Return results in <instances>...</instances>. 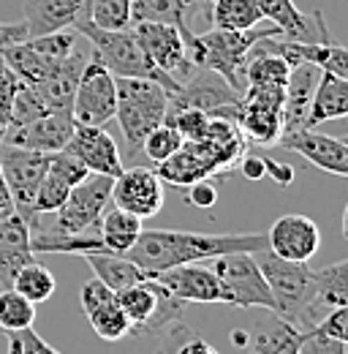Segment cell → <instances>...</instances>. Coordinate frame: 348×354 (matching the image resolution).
<instances>
[{"label":"cell","instance_id":"35","mask_svg":"<svg viewBox=\"0 0 348 354\" xmlns=\"http://www.w3.org/2000/svg\"><path fill=\"white\" fill-rule=\"evenodd\" d=\"M77 22H90L101 30H126L130 28V0H90Z\"/></svg>","mask_w":348,"mask_h":354},{"label":"cell","instance_id":"11","mask_svg":"<svg viewBox=\"0 0 348 354\" xmlns=\"http://www.w3.org/2000/svg\"><path fill=\"white\" fill-rule=\"evenodd\" d=\"M240 95L242 93H237L231 85H226L215 71L196 66V71L180 85V90L169 95V112H174V109H199L210 118H220V120L234 123Z\"/></svg>","mask_w":348,"mask_h":354},{"label":"cell","instance_id":"43","mask_svg":"<svg viewBox=\"0 0 348 354\" xmlns=\"http://www.w3.org/2000/svg\"><path fill=\"white\" fill-rule=\"evenodd\" d=\"M8 335V352L6 354H60L52 349L41 335L33 333V327L19 330V333H6Z\"/></svg>","mask_w":348,"mask_h":354},{"label":"cell","instance_id":"50","mask_svg":"<svg viewBox=\"0 0 348 354\" xmlns=\"http://www.w3.org/2000/svg\"><path fill=\"white\" fill-rule=\"evenodd\" d=\"M14 216V202H11V194L6 188V180H3V172H0V221Z\"/></svg>","mask_w":348,"mask_h":354},{"label":"cell","instance_id":"6","mask_svg":"<svg viewBox=\"0 0 348 354\" xmlns=\"http://www.w3.org/2000/svg\"><path fill=\"white\" fill-rule=\"evenodd\" d=\"M77 49V30H57L46 36H33L19 44L8 46L0 60L17 74L22 85H39L52 77Z\"/></svg>","mask_w":348,"mask_h":354},{"label":"cell","instance_id":"21","mask_svg":"<svg viewBox=\"0 0 348 354\" xmlns=\"http://www.w3.org/2000/svg\"><path fill=\"white\" fill-rule=\"evenodd\" d=\"M74 118L71 109H60V112H49L39 120L19 126V129H8L3 142L14 145V147H25V150H39V153H57L68 145L71 133H74ZM0 142V145H3Z\"/></svg>","mask_w":348,"mask_h":354},{"label":"cell","instance_id":"52","mask_svg":"<svg viewBox=\"0 0 348 354\" xmlns=\"http://www.w3.org/2000/svg\"><path fill=\"white\" fill-rule=\"evenodd\" d=\"M193 3H199V6H202V8H210V6H213V3H215V0H193Z\"/></svg>","mask_w":348,"mask_h":354},{"label":"cell","instance_id":"28","mask_svg":"<svg viewBox=\"0 0 348 354\" xmlns=\"http://www.w3.org/2000/svg\"><path fill=\"white\" fill-rule=\"evenodd\" d=\"M82 259L93 267L95 278H98V281H104L112 292L128 289V286H133V283H142V281H147V278H150L142 267H136L128 257H123V254L90 251V254H82Z\"/></svg>","mask_w":348,"mask_h":354},{"label":"cell","instance_id":"2","mask_svg":"<svg viewBox=\"0 0 348 354\" xmlns=\"http://www.w3.org/2000/svg\"><path fill=\"white\" fill-rule=\"evenodd\" d=\"M182 39H185V49L193 66L199 68H210L218 77L231 85L237 93L245 90V60L248 52L253 49L256 41L261 39H275L280 36V30L275 25L267 28H251V30H218L210 28L207 33L196 36L191 28H180Z\"/></svg>","mask_w":348,"mask_h":354},{"label":"cell","instance_id":"9","mask_svg":"<svg viewBox=\"0 0 348 354\" xmlns=\"http://www.w3.org/2000/svg\"><path fill=\"white\" fill-rule=\"evenodd\" d=\"M218 281L226 292V303L237 308H264L275 310L272 292L261 275L253 254H226L213 259Z\"/></svg>","mask_w":348,"mask_h":354},{"label":"cell","instance_id":"3","mask_svg":"<svg viewBox=\"0 0 348 354\" xmlns=\"http://www.w3.org/2000/svg\"><path fill=\"white\" fill-rule=\"evenodd\" d=\"M253 257L272 292L275 313H280L300 330L310 333L318 324V319L327 313L316 300V270H310L307 262L280 259L269 248L256 251Z\"/></svg>","mask_w":348,"mask_h":354},{"label":"cell","instance_id":"44","mask_svg":"<svg viewBox=\"0 0 348 354\" xmlns=\"http://www.w3.org/2000/svg\"><path fill=\"white\" fill-rule=\"evenodd\" d=\"M185 202L202 210H210L218 202V188L213 180H196L193 185L185 188Z\"/></svg>","mask_w":348,"mask_h":354},{"label":"cell","instance_id":"8","mask_svg":"<svg viewBox=\"0 0 348 354\" xmlns=\"http://www.w3.org/2000/svg\"><path fill=\"white\" fill-rule=\"evenodd\" d=\"M49 169V153L25 150L14 145H0V172L6 180V188L14 202V213L22 216L28 226H39L33 218V196L41 185L44 175Z\"/></svg>","mask_w":348,"mask_h":354},{"label":"cell","instance_id":"45","mask_svg":"<svg viewBox=\"0 0 348 354\" xmlns=\"http://www.w3.org/2000/svg\"><path fill=\"white\" fill-rule=\"evenodd\" d=\"M300 354H346V344L324 338V335H316V333H304Z\"/></svg>","mask_w":348,"mask_h":354},{"label":"cell","instance_id":"37","mask_svg":"<svg viewBox=\"0 0 348 354\" xmlns=\"http://www.w3.org/2000/svg\"><path fill=\"white\" fill-rule=\"evenodd\" d=\"M52 109L46 106V101L41 98V93L33 88V85H22L17 90V98H14V106H11V123L8 129H19V126H28L33 120H39L44 115H49Z\"/></svg>","mask_w":348,"mask_h":354},{"label":"cell","instance_id":"36","mask_svg":"<svg viewBox=\"0 0 348 354\" xmlns=\"http://www.w3.org/2000/svg\"><path fill=\"white\" fill-rule=\"evenodd\" d=\"M33 322H36V303L25 300L14 289L0 292V330L3 333L28 330V327H33Z\"/></svg>","mask_w":348,"mask_h":354},{"label":"cell","instance_id":"22","mask_svg":"<svg viewBox=\"0 0 348 354\" xmlns=\"http://www.w3.org/2000/svg\"><path fill=\"white\" fill-rule=\"evenodd\" d=\"M318 77H321V68L313 63H300L289 71V80L283 88V133L307 129V112H310Z\"/></svg>","mask_w":348,"mask_h":354},{"label":"cell","instance_id":"47","mask_svg":"<svg viewBox=\"0 0 348 354\" xmlns=\"http://www.w3.org/2000/svg\"><path fill=\"white\" fill-rule=\"evenodd\" d=\"M264 169H267V177H272L278 185H291L294 183V167H289L283 161L264 158Z\"/></svg>","mask_w":348,"mask_h":354},{"label":"cell","instance_id":"42","mask_svg":"<svg viewBox=\"0 0 348 354\" xmlns=\"http://www.w3.org/2000/svg\"><path fill=\"white\" fill-rule=\"evenodd\" d=\"M310 333L324 335V338H332V341H340V344H348V306L327 310Z\"/></svg>","mask_w":348,"mask_h":354},{"label":"cell","instance_id":"10","mask_svg":"<svg viewBox=\"0 0 348 354\" xmlns=\"http://www.w3.org/2000/svg\"><path fill=\"white\" fill-rule=\"evenodd\" d=\"M117 90L115 74L95 57H87L71 98V118L77 126H106L115 120Z\"/></svg>","mask_w":348,"mask_h":354},{"label":"cell","instance_id":"27","mask_svg":"<svg viewBox=\"0 0 348 354\" xmlns=\"http://www.w3.org/2000/svg\"><path fill=\"white\" fill-rule=\"evenodd\" d=\"M196 11L210 22V8H202L193 0H130V25L158 22V25L188 28V19Z\"/></svg>","mask_w":348,"mask_h":354},{"label":"cell","instance_id":"5","mask_svg":"<svg viewBox=\"0 0 348 354\" xmlns=\"http://www.w3.org/2000/svg\"><path fill=\"white\" fill-rule=\"evenodd\" d=\"M77 36H85L90 46H93V57L101 60L115 77H130V80H150L158 82L169 95L180 90V85H174L169 77H164L150 57L144 55V49L139 44V39L133 36V30H101L90 22H74Z\"/></svg>","mask_w":348,"mask_h":354},{"label":"cell","instance_id":"7","mask_svg":"<svg viewBox=\"0 0 348 354\" xmlns=\"http://www.w3.org/2000/svg\"><path fill=\"white\" fill-rule=\"evenodd\" d=\"M112 183L115 177L90 172L68 191L66 202L55 210V223L49 229L60 234H98L101 216L112 205Z\"/></svg>","mask_w":348,"mask_h":354},{"label":"cell","instance_id":"15","mask_svg":"<svg viewBox=\"0 0 348 354\" xmlns=\"http://www.w3.org/2000/svg\"><path fill=\"white\" fill-rule=\"evenodd\" d=\"M150 281H155L166 295H172L180 303H226V292L218 281L215 270L199 262L193 265H177L161 272H153Z\"/></svg>","mask_w":348,"mask_h":354},{"label":"cell","instance_id":"32","mask_svg":"<svg viewBox=\"0 0 348 354\" xmlns=\"http://www.w3.org/2000/svg\"><path fill=\"white\" fill-rule=\"evenodd\" d=\"M316 300H318V306L324 310L348 306V262L346 259L316 270Z\"/></svg>","mask_w":348,"mask_h":354},{"label":"cell","instance_id":"20","mask_svg":"<svg viewBox=\"0 0 348 354\" xmlns=\"http://www.w3.org/2000/svg\"><path fill=\"white\" fill-rule=\"evenodd\" d=\"M264 14V19H269V25H275L280 30V39L289 41H318V44H329V28L324 22V14L316 8L310 17H304L302 11L294 6V0H256Z\"/></svg>","mask_w":348,"mask_h":354},{"label":"cell","instance_id":"34","mask_svg":"<svg viewBox=\"0 0 348 354\" xmlns=\"http://www.w3.org/2000/svg\"><path fill=\"white\" fill-rule=\"evenodd\" d=\"M289 66L264 52H248L245 60V88H286L289 80Z\"/></svg>","mask_w":348,"mask_h":354},{"label":"cell","instance_id":"26","mask_svg":"<svg viewBox=\"0 0 348 354\" xmlns=\"http://www.w3.org/2000/svg\"><path fill=\"white\" fill-rule=\"evenodd\" d=\"M348 115V80L335 77L329 71H321L316 90H313V101H310V112H307V129L329 123V120H343Z\"/></svg>","mask_w":348,"mask_h":354},{"label":"cell","instance_id":"24","mask_svg":"<svg viewBox=\"0 0 348 354\" xmlns=\"http://www.w3.org/2000/svg\"><path fill=\"white\" fill-rule=\"evenodd\" d=\"M302 341L304 330L269 310V316L253 327V335H248V354H300Z\"/></svg>","mask_w":348,"mask_h":354},{"label":"cell","instance_id":"29","mask_svg":"<svg viewBox=\"0 0 348 354\" xmlns=\"http://www.w3.org/2000/svg\"><path fill=\"white\" fill-rule=\"evenodd\" d=\"M142 221L136 216H130L120 207H106L101 223H98V237L104 243V251L109 254H128L130 245L136 243V237L142 234Z\"/></svg>","mask_w":348,"mask_h":354},{"label":"cell","instance_id":"14","mask_svg":"<svg viewBox=\"0 0 348 354\" xmlns=\"http://www.w3.org/2000/svg\"><path fill=\"white\" fill-rule=\"evenodd\" d=\"M164 199H166L164 180L155 175V169L130 167V169H123L112 183V205L136 216L139 221L158 216L164 207Z\"/></svg>","mask_w":348,"mask_h":354},{"label":"cell","instance_id":"48","mask_svg":"<svg viewBox=\"0 0 348 354\" xmlns=\"http://www.w3.org/2000/svg\"><path fill=\"white\" fill-rule=\"evenodd\" d=\"M185 335V341L177 346V352L174 354H220V352H215L204 338H199V335H191L188 330L182 333Z\"/></svg>","mask_w":348,"mask_h":354},{"label":"cell","instance_id":"16","mask_svg":"<svg viewBox=\"0 0 348 354\" xmlns=\"http://www.w3.org/2000/svg\"><path fill=\"white\" fill-rule=\"evenodd\" d=\"M79 303H82V310H85L93 333L101 341L117 344L130 335V322L123 313V308L117 306V292H112L104 281L90 278L79 292Z\"/></svg>","mask_w":348,"mask_h":354},{"label":"cell","instance_id":"19","mask_svg":"<svg viewBox=\"0 0 348 354\" xmlns=\"http://www.w3.org/2000/svg\"><path fill=\"white\" fill-rule=\"evenodd\" d=\"M63 150L77 156L93 175L117 177L126 169L117 142L104 126H74V133Z\"/></svg>","mask_w":348,"mask_h":354},{"label":"cell","instance_id":"4","mask_svg":"<svg viewBox=\"0 0 348 354\" xmlns=\"http://www.w3.org/2000/svg\"><path fill=\"white\" fill-rule=\"evenodd\" d=\"M115 90H117L115 120L120 123L128 153L133 158H139L142 156V142L147 139V133L166 123L169 93L158 82L130 80V77H115Z\"/></svg>","mask_w":348,"mask_h":354},{"label":"cell","instance_id":"31","mask_svg":"<svg viewBox=\"0 0 348 354\" xmlns=\"http://www.w3.org/2000/svg\"><path fill=\"white\" fill-rule=\"evenodd\" d=\"M264 22L256 0H215L210 6V28L218 30H251Z\"/></svg>","mask_w":348,"mask_h":354},{"label":"cell","instance_id":"49","mask_svg":"<svg viewBox=\"0 0 348 354\" xmlns=\"http://www.w3.org/2000/svg\"><path fill=\"white\" fill-rule=\"evenodd\" d=\"M240 175L245 177V180H261V177H267L264 156H242L240 158Z\"/></svg>","mask_w":348,"mask_h":354},{"label":"cell","instance_id":"30","mask_svg":"<svg viewBox=\"0 0 348 354\" xmlns=\"http://www.w3.org/2000/svg\"><path fill=\"white\" fill-rule=\"evenodd\" d=\"M158 297H161V286H158L155 281H150V278L117 292V306L128 316L130 335H136V333L155 316V310H158Z\"/></svg>","mask_w":348,"mask_h":354},{"label":"cell","instance_id":"17","mask_svg":"<svg viewBox=\"0 0 348 354\" xmlns=\"http://www.w3.org/2000/svg\"><path fill=\"white\" fill-rule=\"evenodd\" d=\"M275 145L302 156L304 161H310L321 172H329V175L338 177L348 175V145L343 139L318 133L316 129H300V131L280 133Z\"/></svg>","mask_w":348,"mask_h":354},{"label":"cell","instance_id":"23","mask_svg":"<svg viewBox=\"0 0 348 354\" xmlns=\"http://www.w3.org/2000/svg\"><path fill=\"white\" fill-rule=\"evenodd\" d=\"M79 11H82V0H28L22 8L28 39L74 28Z\"/></svg>","mask_w":348,"mask_h":354},{"label":"cell","instance_id":"38","mask_svg":"<svg viewBox=\"0 0 348 354\" xmlns=\"http://www.w3.org/2000/svg\"><path fill=\"white\" fill-rule=\"evenodd\" d=\"M182 145H185L182 133L177 131L172 123H164V126H158L155 131L147 133V139L142 142V156H144L147 161H153V164H161V161L172 158Z\"/></svg>","mask_w":348,"mask_h":354},{"label":"cell","instance_id":"1","mask_svg":"<svg viewBox=\"0 0 348 354\" xmlns=\"http://www.w3.org/2000/svg\"><path fill=\"white\" fill-rule=\"evenodd\" d=\"M267 248V234L261 232H226V234H204V232H180V229H142L128 257L147 275L169 270L177 265L207 262L226 254H256Z\"/></svg>","mask_w":348,"mask_h":354},{"label":"cell","instance_id":"33","mask_svg":"<svg viewBox=\"0 0 348 354\" xmlns=\"http://www.w3.org/2000/svg\"><path fill=\"white\" fill-rule=\"evenodd\" d=\"M8 289L19 292L30 303H44V300H49L55 295L57 278H55V272L49 267H44L41 262L33 259V262H28L25 267L17 270V275H14V281H11Z\"/></svg>","mask_w":348,"mask_h":354},{"label":"cell","instance_id":"25","mask_svg":"<svg viewBox=\"0 0 348 354\" xmlns=\"http://www.w3.org/2000/svg\"><path fill=\"white\" fill-rule=\"evenodd\" d=\"M30 251V226L22 216H8L0 221V283L8 289L17 270L33 262Z\"/></svg>","mask_w":348,"mask_h":354},{"label":"cell","instance_id":"41","mask_svg":"<svg viewBox=\"0 0 348 354\" xmlns=\"http://www.w3.org/2000/svg\"><path fill=\"white\" fill-rule=\"evenodd\" d=\"M17 90H19L17 74L0 60V142H3V136L8 131V123H11V106H14Z\"/></svg>","mask_w":348,"mask_h":354},{"label":"cell","instance_id":"13","mask_svg":"<svg viewBox=\"0 0 348 354\" xmlns=\"http://www.w3.org/2000/svg\"><path fill=\"white\" fill-rule=\"evenodd\" d=\"M234 126L259 145H275L283 133V88H245Z\"/></svg>","mask_w":348,"mask_h":354},{"label":"cell","instance_id":"40","mask_svg":"<svg viewBox=\"0 0 348 354\" xmlns=\"http://www.w3.org/2000/svg\"><path fill=\"white\" fill-rule=\"evenodd\" d=\"M49 172L55 177H60L66 185H77V183H82L90 172H87V167L77 158V156H71L68 150H57V153H49Z\"/></svg>","mask_w":348,"mask_h":354},{"label":"cell","instance_id":"46","mask_svg":"<svg viewBox=\"0 0 348 354\" xmlns=\"http://www.w3.org/2000/svg\"><path fill=\"white\" fill-rule=\"evenodd\" d=\"M28 39V28L25 22H0V55L8 49V46L19 44Z\"/></svg>","mask_w":348,"mask_h":354},{"label":"cell","instance_id":"18","mask_svg":"<svg viewBox=\"0 0 348 354\" xmlns=\"http://www.w3.org/2000/svg\"><path fill=\"white\" fill-rule=\"evenodd\" d=\"M321 245V229L302 213H289L267 232V248L289 262H310Z\"/></svg>","mask_w":348,"mask_h":354},{"label":"cell","instance_id":"51","mask_svg":"<svg viewBox=\"0 0 348 354\" xmlns=\"http://www.w3.org/2000/svg\"><path fill=\"white\" fill-rule=\"evenodd\" d=\"M231 341H234V346H248V333L245 330H234Z\"/></svg>","mask_w":348,"mask_h":354},{"label":"cell","instance_id":"39","mask_svg":"<svg viewBox=\"0 0 348 354\" xmlns=\"http://www.w3.org/2000/svg\"><path fill=\"white\" fill-rule=\"evenodd\" d=\"M68 191H71V185H66L60 177H55L46 169L41 185H39V191L33 196V218H36V223H39V218H41L44 213H55L66 202Z\"/></svg>","mask_w":348,"mask_h":354},{"label":"cell","instance_id":"12","mask_svg":"<svg viewBox=\"0 0 348 354\" xmlns=\"http://www.w3.org/2000/svg\"><path fill=\"white\" fill-rule=\"evenodd\" d=\"M133 36L139 39V44L144 49V55L150 57V63L169 77L174 85H182L196 66L188 57L185 39L180 33V28L174 25H158V22H142V25H130Z\"/></svg>","mask_w":348,"mask_h":354}]
</instances>
